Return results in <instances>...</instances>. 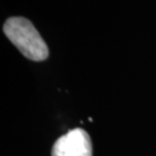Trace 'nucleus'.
<instances>
[{
	"mask_svg": "<svg viewBox=\"0 0 156 156\" xmlns=\"http://www.w3.org/2000/svg\"><path fill=\"white\" fill-rule=\"evenodd\" d=\"M2 29L6 37L26 58L33 62H43L49 57L48 45L28 19L12 16L6 20Z\"/></svg>",
	"mask_w": 156,
	"mask_h": 156,
	"instance_id": "f257e3e1",
	"label": "nucleus"
},
{
	"mask_svg": "<svg viewBox=\"0 0 156 156\" xmlns=\"http://www.w3.org/2000/svg\"><path fill=\"white\" fill-rule=\"evenodd\" d=\"M52 156H93V145L89 134L82 128H74L57 140Z\"/></svg>",
	"mask_w": 156,
	"mask_h": 156,
	"instance_id": "f03ea898",
	"label": "nucleus"
}]
</instances>
